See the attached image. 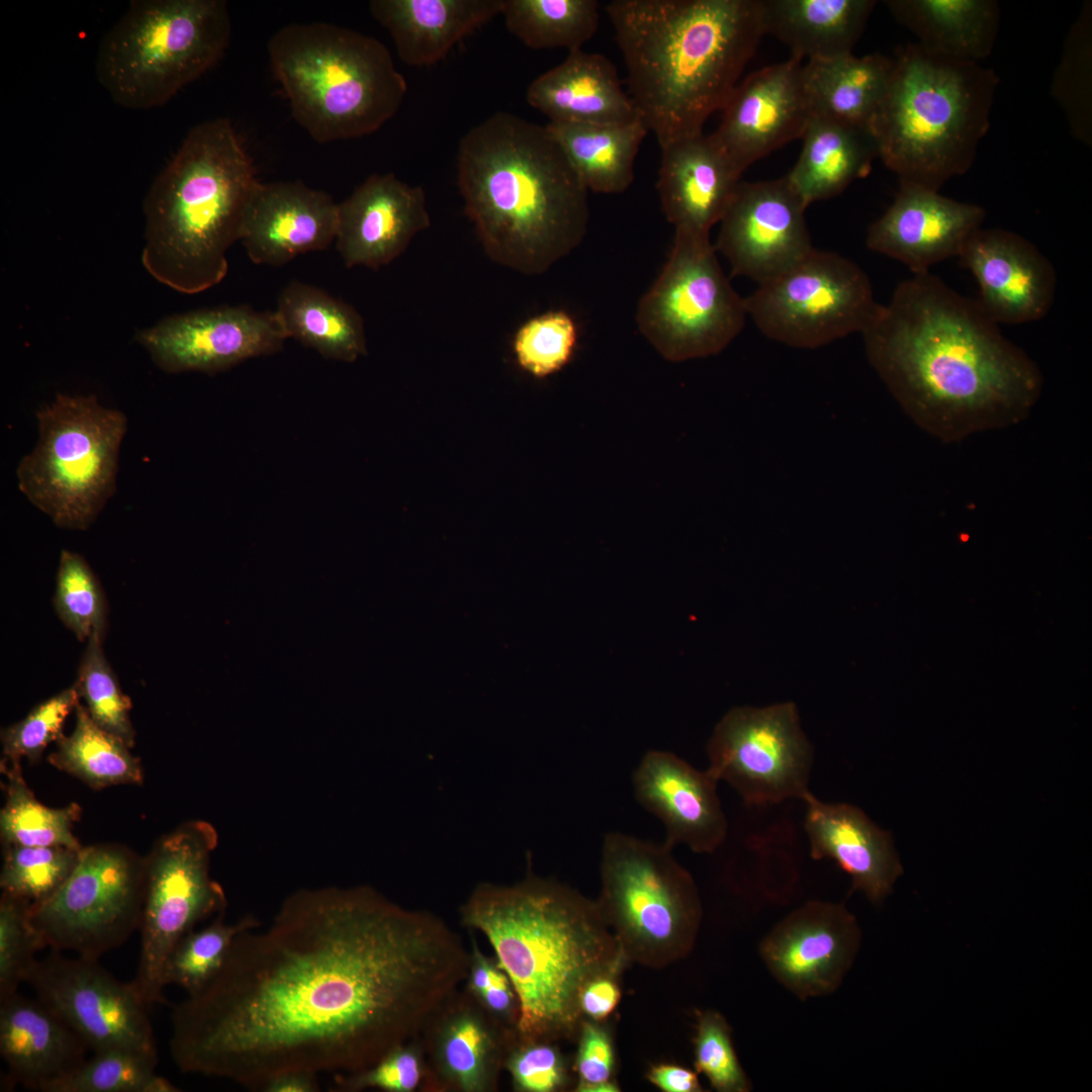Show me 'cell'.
<instances>
[{
  "instance_id": "cell-39",
  "label": "cell",
  "mask_w": 1092,
  "mask_h": 1092,
  "mask_svg": "<svg viewBox=\"0 0 1092 1092\" xmlns=\"http://www.w3.org/2000/svg\"><path fill=\"white\" fill-rule=\"evenodd\" d=\"M429 1027L436 1031V1064L447 1082L465 1092L485 1090L496 1046L492 1030L476 1008L452 1006L451 1000Z\"/></svg>"
},
{
  "instance_id": "cell-58",
  "label": "cell",
  "mask_w": 1092,
  "mask_h": 1092,
  "mask_svg": "<svg viewBox=\"0 0 1092 1092\" xmlns=\"http://www.w3.org/2000/svg\"><path fill=\"white\" fill-rule=\"evenodd\" d=\"M318 1090L316 1074L304 1071H287L268 1079L260 1091L315 1092Z\"/></svg>"
},
{
  "instance_id": "cell-29",
  "label": "cell",
  "mask_w": 1092,
  "mask_h": 1092,
  "mask_svg": "<svg viewBox=\"0 0 1092 1092\" xmlns=\"http://www.w3.org/2000/svg\"><path fill=\"white\" fill-rule=\"evenodd\" d=\"M88 1046L39 999L18 992L0 1001V1054L5 1082L42 1091L86 1060Z\"/></svg>"
},
{
  "instance_id": "cell-21",
  "label": "cell",
  "mask_w": 1092,
  "mask_h": 1092,
  "mask_svg": "<svg viewBox=\"0 0 1092 1092\" xmlns=\"http://www.w3.org/2000/svg\"><path fill=\"white\" fill-rule=\"evenodd\" d=\"M803 65L790 57L751 73L738 83L723 108L722 121L711 135L742 173L802 138L812 117Z\"/></svg>"
},
{
  "instance_id": "cell-35",
  "label": "cell",
  "mask_w": 1092,
  "mask_h": 1092,
  "mask_svg": "<svg viewBox=\"0 0 1092 1092\" xmlns=\"http://www.w3.org/2000/svg\"><path fill=\"white\" fill-rule=\"evenodd\" d=\"M892 16L925 49L979 63L994 47L1000 9L993 0H888Z\"/></svg>"
},
{
  "instance_id": "cell-11",
  "label": "cell",
  "mask_w": 1092,
  "mask_h": 1092,
  "mask_svg": "<svg viewBox=\"0 0 1092 1092\" xmlns=\"http://www.w3.org/2000/svg\"><path fill=\"white\" fill-rule=\"evenodd\" d=\"M671 849L618 831L604 837L597 902L627 962L665 967L695 944L702 903Z\"/></svg>"
},
{
  "instance_id": "cell-54",
  "label": "cell",
  "mask_w": 1092,
  "mask_h": 1092,
  "mask_svg": "<svg viewBox=\"0 0 1092 1092\" xmlns=\"http://www.w3.org/2000/svg\"><path fill=\"white\" fill-rule=\"evenodd\" d=\"M576 1071L581 1087L611 1081L615 1065L614 1048L609 1033L599 1024L585 1021L579 1026Z\"/></svg>"
},
{
  "instance_id": "cell-28",
  "label": "cell",
  "mask_w": 1092,
  "mask_h": 1092,
  "mask_svg": "<svg viewBox=\"0 0 1092 1092\" xmlns=\"http://www.w3.org/2000/svg\"><path fill=\"white\" fill-rule=\"evenodd\" d=\"M802 801L811 856L832 859L850 877L852 890L882 902L903 873L891 834L853 805L823 802L811 792Z\"/></svg>"
},
{
  "instance_id": "cell-15",
  "label": "cell",
  "mask_w": 1092,
  "mask_h": 1092,
  "mask_svg": "<svg viewBox=\"0 0 1092 1092\" xmlns=\"http://www.w3.org/2000/svg\"><path fill=\"white\" fill-rule=\"evenodd\" d=\"M747 315L767 338L814 349L863 333L881 304L868 275L837 253L813 249L745 297Z\"/></svg>"
},
{
  "instance_id": "cell-30",
  "label": "cell",
  "mask_w": 1092,
  "mask_h": 1092,
  "mask_svg": "<svg viewBox=\"0 0 1092 1092\" xmlns=\"http://www.w3.org/2000/svg\"><path fill=\"white\" fill-rule=\"evenodd\" d=\"M526 100L549 122L618 124L640 119L614 64L582 49L568 52L559 65L534 79Z\"/></svg>"
},
{
  "instance_id": "cell-40",
  "label": "cell",
  "mask_w": 1092,
  "mask_h": 1092,
  "mask_svg": "<svg viewBox=\"0 0 1092 1092\" xmlns=\"http://www.w3.org/2000/svg\"><path fill=\"white\" fill-rule=\"evenodd\" d=\"M508 30L535 49H582L600 22L596 0H504Z\"/></svg>"
},
{
  "instance_id": "cell-24",
  "label": "cell",
  "mask_w": 1092,
  "mask_h": 1092,
  "mask_svg": "<svg viewBox=\"0 0 1092 1092\" xmlns=\"http://www.w3.org/2000/svg\"><path fill=\"white\" fill-rule=\"evenodd\" d=\"M632 784L639 804L662 822L667 846L684 844L710 853L723 843L727 819L718 781L708 769H697L673 752L650 750L635 768Z\"/></svg>"
},
{
  "instance_id": "cell-48",
  "label": "cell",
  "mask_w": 1092,
  "mask_h": 1092,
  "mask_svg": "<svg viewBox=\"0 0 1092 1092\" xmlns=\"http://www.w3.org/2000/svg\"><path fill=\"white\" fill-rule=\"evenodd\" d=\"M576 340L573 318L566 311L551 310L524 323L515 335L513 348L525 371L544 378L569 361Z\"/></svg>"
},
{
  "instance_id": "cell-37",
  "label": "cell",
  "mask_w": 1092,
  "mask_h": 1092,
  "mask_svg": "<svg viewBox=\"0 0 1092 1092\" xmlns=\"http://www.w3.org/2000/svg\"><path fill=\"white\" fill-rule=\"evenodd\" d=\"M275 312L288 338L325 358L353 362L367 353L359 312L315 286L290 282L280 292Z\"/></svg>"
},
{
  "instance_id": "cell-47",
  "label": "cell",
  "mask_w": 1092,
  "mask_h": 1092,
  "mask_svg": "<svg viewBox=\"0 0 1092 1092\" xmlns=\"http://www.w3.org/2000/svg\"><path fill=\"white\" fill-rule=\"evenodd\" d=\"M81 850L65 846L6 844L0 875L2 892L30 903L47 899L70 876Z\"/></svg>"
},
{
  "instance_id": "cell-16",
  "label": "cell",
  "mask_w": 1092,
  "mask_h": 1092,
  "mask_svg": "<svg viewBox=\"0 0 1092 1092\" xmlns=\"http://www.w3.org/2000/svg\"><path fill=\"white\" fill-rule=\"evenodd\" d=\"M707 754V769L747 805L802 800L810 792L813 753L793 703L730 710L716 725Z\"/></svg>"
},
{
  "instance_id": "cell-14",
  "label": "cell",
  "mask_w": 1092,
  "mask_h": 1092,
  "mask_svg": "<svg viewBox=\"0 0 1092 1092\" xmlns=\"http://www.w3.org/2000/svg\"><path fill=\"white\" fill-rule=\"evenodd\" d=\"M145 858L115 844L83 847L62 886L31 903V921L46 947L98 960L140 928Z\"/></svg>"
},
{
  "instance_id": "cell-43",
  "label": "cell",
  "mask_w": 1092,
  "mask_h": 1092,
  "mask_svg": "<svg viewBox=\"0 0 1092 1092\" xmlns=\"http://www.w3.org/2000/svg\"><path fill=\"white\" fill-rule=\"evenodd\" d=\"M1091 4H1084L1070 29L1052 94L1063 109L1074 136L1091 143Z\"/></svg>"
},
{
  "instance_id": "cell-12",
  "label": "cell",
  "mask_w": 1092,
  "mask_h": 1092,
  "mask_svg": "<svg viewBox=\"0 0 1092 1092\" xmlns=\"http://www.w3.org/2000/svg\"><path fill=\"white\" fill-rule=\"evenodd\" d=\"M716 252L709 235L675 231L667 261L638 303V330L669 361L716 355L743 330L745 298Z\"/></svg>"
},
{
  "instance_id": "cell-52",
  "label": "cell",
  "mask_w": 1092,
  "mask_h": 1092,
  "mask_svg": "<svg viewBox=\"0 0 1092 1092\" xmlns=\"http://www.w3.org/2000/svg\"><path fill=\"white\" fill-rule=\"evenodd\" d=\"M422 1074V1063L417 1050L405 1043L365 1070L336 1074L334 1090L360 1091L376 1088L388 1092H412L420 1085Z\"/></svg>"
},
{
  "instance_id": "cell-57",
  "label": "cell",
  "mask_w": 1092,
  "mask_h": 1092,
  "mask_svg": "<svg viewBox=\"0 0 1092 1092\" xmlns=\"http://www.w3.org/2000/svg\"><path fill=\"white\" fill-rule=\"evenodd\" d=\"M476 999H479L483 1007L492 1014L513 1017L516 1023L518 1015L517 996L509 977L504 971L486 989L476 996Z\"/></svg>"
},
{
  "instance_id": "cell-19",
  "label": "cell",
  "mask_w": 1092,
  "mask_h": 1092,
  "mask_svg": "<svg viewBox=\"0 0 1092 1092\" xmlns=\"http://www.w3.org/2000/svg\"><path fill=\"white\" fill-rule=\"evenodd\" d=\"M807 207L786 176L740 182L719 221L714 247L730 264L732 275L761 284L814 249L805 218Z\"/></svg>"
},
{
  "instance_id": "cell-2",
  "label": "cell",
  "mask_w": 1092,
  "mask_h": 1092,
  "mask_svg": "<svg viewBox=\"0 0 1092 1092\" xmlns=\"http://www.w3.org/2000/svg\"><path fill=\"white\" fill-rule=\"evenodd\" d=\"M998 326L928 271L900 282L862 337L904 411L953 442L1022 421L1040 395L1038 367Z\"/></svg>"
},
{
  "instance_id": "cell-33",
  "label": "cell",
  "mask_w": 1092,
  "mask_h": 1092,
  "mask_svg": "<svg viewBox=\"0 0 1092 1092\" xmlns=\"http://www.w3.org/2000/svg\"><path fill=\"white\" fill-rule=\"evenodd\" d=\"M801 139L802 151L786 178L807 206L841 193L879 158L870 130L821 116L811 117Z\"/></svg>"
},
{
  "instance_id": "cell-26",
  "label": "cell",
  "mask_w": 1092,
  "mask_h": 1092,
  "mask_svg": "<svg viewBox=\"0 0 1092 1092\" xmlns=\"http://www.w3.org/2000/svg\"><path fill=\"white\" fill-rule=\"evenodd\" d=\"M338 203L300 181L257 182L248 200L240 241L255 264L283 265L336 240Z\"/></svg>"
},
{
  "instance_id": "cell-18",
  "label": "cell",
  "mask_w": 1092,
  "mask_h": 1092,
  "mask_svg": "<svg viewBox=\"0 0 1092 1092\" xmlns=\"http://www.w3.org/2000/svg\"><path fill=\"white\" fill-rule=\"evenodd\" d=\"M287 338L275 311L247 305L173 314L136 336L163 371L207 374L278 352Z\"/></svg>"
},
{
  "instance_id": "cell-45",
  "label": "cell",
  "mask_w": 1092,
  "mask_h": 1092,
  "mask_svg": "<svg viewBox=\"0 0 1092 1092\" xmlns=\"http://www.w3.org/2000/svg\"><path fill=\"white\" fill-rule=\"evenodd\" d=\"M158 1053L128 1049L95 1052L41 1092H149Z\"/></svg>"
},
{
  "instance_id": "cell-51",
  "label": "cell",
  "mask_w": 1092,
  "mask_h": 1092,
  "mask_svg": "<svg viewBox=\"0 0 1092 1092\" xmlns=\"http://www.w3.org/2000/svg\"><path fill=\"white\" fill-rule=\"evenodd\" d=\"M695 1068L720 1092H746L751 1088L735 1053L731 1030L715 1011L697 1014Z\"/></svg>"
},
{
  "instance_id": "cell-38",
  "label": "cell",
  "mask_w": 1092,
  "mask_h": 1092,
  "mask_svg": "<svg viewBox=\"0 0 1092 1092\" xmlns=\"http://www.w3.org/2000/svg\"><path fill=\"white\" fill-rule=\"evenodd\" d=\"M75 727L56 741L49 762L94 790L116 785H140L144 774L141 760L129 747L97 726L84 705L75 709Z\"/></svg>"
},
{
  "instance_id": "cell-4",
  "label": "cell",
  "mask_w": 1092,
  "mask_h": 1092,
  "mask_svg": "<svg viewBox=\"0 0 1092 1092\" xmlns=\"http://www.w3.org/2000/svg\"><path fill=\"white\" fill-rule=\"evenodd\" d=\"M461 916L486 937L510 979L523 1042L575 1031L584 985L618 975L627 963L597 900L555 880L528 876L511 886L478 885Z\"/></svg>"
},
{
  "instance_id": "cell-1",
  "label": "cell",
  "mask_w": 1092,
  "mask_h": 1092,
  "mask_svg": "<svg viewBox=\"0 0 1092 1092\" xmlns=\"http://www.w3.org/2000/svg\"><path fill=\"white\" fill-rule=\"evenodd\" d=\"M259 927L173 1007L181 1072L260 1091L287 1071L365 1070L427 1030L468 975L443 920L367 886L299 890Z\"/></svg>"
},
{
  "instance_id": "cell-59",
  "label": "cell",
  "mask_w": 1092,
  "mask_h": 1092,
  "mask_svg": "<svg viewBox=\"0 0 1092 1092\" xmlns=\"http://www.w3.org/2000/svg\"><path fill=\"white\" fill-rule=\"evenodd\" d=\"M579 1092H617L619 1087L612 1081L581 1087Z\"/></svg>"
},
{
  "instance_id": "cell-20",
  "label": "cell",
  "mask_w": 1092,
  "mask_h": 1092,
  "mask_svg": "<svg viewBox=\"0 0 1092 1092\" xmlns=\"http://www.w3.org/2000/svg\"><path fill=\"white\" fill-rule=\"evenodd\" d=\"M860 938L857 921L843 904L809 901L762 938L759 953L776 980L806 1000L838 989Z\"/></svg>"
},
{
  "instance_id": "cell-41",
  "label": "cell",
  "mask_w": 1092,
  "mask_h": 1092,
  "mask_svg": "<svg viewBox=\"0 0 1092 1092\" xmlns=\"http://www.w3.org/2000/svg\"><path fill=\"white\" fill-rule=\"evenodd\" d=\"M7 778L5 804L0 812V833L5 844L25 846H65L81 850L73 833L81 808L76 803L50 808L40 803L27 787L20 762L1 760Z\"/></svg>"
},
{
  "instance_id": "cell-9",
  "label": "cell",
  "mask_w": 1092,
  "mask_h": 1092,
  "mask_svg": "<svg viewBox=\"0 0 1092 1092\" xmlns=\"http://www.w3.org/2000/svg\"><path fill=\"white\" fill-rule=\"evenodd\" d=\"M231 34L223 0L130 1L99 44L96 76L120 106H161L223 56Z\"/></svg>"
},
{
  "instance_id": "cell-44",
  "label": "cell",
  "mask_w": 1092,
  "mask_h": 1092,
  "mask_svg": "<svg viewBox=\"0 0 1092 1092\" xmlns=\"http://www.w3.org/2000/svg\"><path fill=\"white\" fill-rule=\"evenodd\" d=\"M102 641L98 634L86 641L74 686L93 722L131 748L135 737L129 717L131 702L105 657Z\"/></svg>"
},
{
  "instance_id": "cell-17",
  "label": "cell",
  "mask_w": 1092,
  "mask_h": 1092,
  "mask_svg": "<svg viewBox=\"0 0 1092 1092\" xmlns=\"http://www.w3.org/2000/svg\"><path fill=\"white\" fill-rule=\"evenodd\" d=\"M25 983L93 1053L110 1049L158 1053L150 1009L130 982L116 979L98 960L52 950L34 961Z\"/></svg>"
},
{
  "instance_id": "cell-49",
  "label": "cell",
  "mask_w": 1092,
  "mask_h": 1092,
  "mask_svg": "<svg viewBox=\"0 0 1092 1092\" xmlns=\"http://www.w3.org/2000/svg\"><path fill=\"white\" fill-rule=\"evenodd\" d=\"M30 902L2 892L0 899V1001L18 992L44 948L29 913Z\"/></svg>"
},
{
  "instance_id": "cell-10",
  "label": "cell",
  "mask_w": 1092,
  "mask_h": 1092,
  "mask_svg": "<svg viewBox=\"0 0 1092 1092\" xmlns=\"http://www.w3.org/2000/svg\"><path fill=\"white\" fill-rule=\"evenodd\" d=\"M35 418L36 444L19 460L17 486L59 528L85 531L116 490L126 417L95 395L61 393Z\"/></svg>"
},
{
  "instance_id": "cell-42",
  "label": "cell",
  "mask_w": 1092,
  "mask_h": 1092,
  "mask_svg": "<svg viewBox=\"0 0 1092 1092\" xmlns=\"http://www.w3.org/2000/svg\"><path fill=\"white\" fill-rule=\"evenodd\" d=\"M260 925L253 915L228 923L224 912L205 927L183 936L169 953L162 973V983L177 985L187 995L205 987L219 972L236 937Z\"/></svg>"
},
{
  "instance_id": "cell-34",
  "label": "cell",
  "mask_w": 1092,
  "mask_h": 1092,
  "mask_svg": "<svg viewBox=\"0 0 1092 1092\" xmlns=\"http://www.w3.org/2000/svg\"><path fill=\"white\" fill-rule=\"evenodd\" d=\"M892 70L893 59L881 54L855 57L851 53L804 62V86L812 116L871 131Z\"/></svg>"
},
{
  "instance_id": "cell-55",
  "label": "cell",
  "mask_w": 1092,
  "mask_h": 1092,
  "mask_svg": "<svg viewBox=\"0 0 1092 1092\" xmlns=\"http://www.w3.org/2000/svg\"><path fill=\"white\" fill-rule=\"evenodd\" d=\"M616 976L601 975L584 985L579 995L582 1015L598 1022L608 1018L614 1012L621 999V990L615 980Z\"/></svg>"
},
{
  "instance_id": "cell-3",
  "label": "cell",
  "mask_w": 1092,
  "mask_h": 1092,
  "mask_svg": "<svg viewBox=\"0 0 1092 1092\" xmlns=\"http://www.w3.org/2000/svg\"><path fill=\"white\" fill-rule=\"evenodd\" d=\"M628 95L660 148L703 132L762 35L761 0H614Z\"/></svg>"
},
{
  "instance_id": "cell-46",
  "label": "cell",
  "mask_w": 1092,
  "mask_h": 1092,
  "mask_svg": "<svg viewBox=\"0 0 1092 1092\" xmlns=\"http://www.w3.org/2000/svg\"><path fill=\"white\" fill-rule=\"evenodd\" d=\"M53 604L59 619L79 641L94 634L104 639L106 598L96 574L79 553L62 550Z\"/></svg>"
},
{
  "instance_id": "cell-50",
  "label": "cell",
  "mask_w": 1092,
  "mask_h": 1092,
  "mask_svg": "<svg viewBox=\"0 0 1092 1092\" xmlns=\"http://www.w3.org/2000/svg\"><path fill=\"white\" fill-rule=\"evenodd\" d=\"M80 702L72 686L34 707L22 720L1 730L2 754L6 762L26 758L35 762L42 751L64 733L66 718Z\"/></svg>"
},
{
  "instance_id": "cell-23",
  "label": "cell",
  "mask_w": 1092,
  "mask_h": 1092,
  "mask_svg": "<svg viewBox=\"0 0 1092 1092\" xmlns=\"http://www.w3.org/2000/svg\"><path fill=\"white\" fill-rule=\"evenodd\" d=\"M984 218L980 205L900 181L893 203L869 226L866 243L870 250L902 262L913 274L924 273L959 257Z\"/></svg>"
},
{
  "instance_id": "cell-5",
  "label": "cell",
  "mask_w": 1092,
  "mask_h": 1092,
  "mask_svg": "<svg viewBox=\"0 0 1092 1092\" xmlns=\"http://www.w3.org/2000/svg\"><path fill=\"white\" fill-rule=\"evenodd\" d=\"M457 184L485 254L519 273L546 272L586 234L588 190L545 125L504 111L474 125Z\"/></svg>"
},
{
  "instance_id": "cell-27",
  "label": "cell",
  "mask_w": 1092,
  "mask_h": 1092,
  "mask_svg": "<svg viewBox=\"0 0 1092 1092\" xmlns=\"http://www.w3.org/2000/svg\"><path fill=\"white\" fill-rule=\"evenodd\" d=\"M660 149L657 190L666 219L675 231L710 235L729 206L742 172L704 132Z\"/></svg>"
},
{
  "instance_id": "cell-56",
  "label": "cell",
  "mask_w": 1092,
  "mask_h": 1092,
  "mask_svg": "<svg viewBox=\"0 0 1092 1092\" xmlns=\"http://www.w3.org/2000/svg\"><path fill=\"white\" fill-rule=\"evenodd\" d=\"M648 1080L664 1092H701L697 1072L672 1064L652 1066L647 1074Z\"/></svg>"
},
{
  "instance_id": "cell-6",
  "label": "cell",
  "mask_w": 1092,
  "mask_h": 1092,
  "mask_svg": "<svg viewBox=\"0 0 1092 1092\" xmlns=\"http://www.w3.org/2000/svg\"><path fill=\"white\" fill-rule=\"evenodd\" d=\"M257 182L252 159L226 118L195 125L145 200L142 262L148 273L185 294L218 284Z\"/></svg>"
},
{
  "instance_id": "cell-36",
  "label": "cell",
  "mask_w": 1092,
  "mask_h": 1092,
  "mask_svg": "<svg viewBox=\"0 0 1092 1092\" xmlns=\"http://www.w3.org/2000/svg\"><path fill=\"white\" fill-rule=\"evenodd\" d=\"M588 191L624 192L633 182L634 163L649 132L641 119L627 123L545 125Z\"/></svg>"
},
{
  "instance_id": "cell-7",
  "label": "cell",
  "mask_w": 1092,
  "mask_h": 1092,
  "mask_svg": "<svg viewBox=\"0 0 1092 1092\" xmlns=\"http://www.w3.org/2000/svg\"><path fill=\"white\" fill-rule=\"evenodd\" d=\"M998 83L979 63L902 47L871 128L879 158L899 181L938 191L972 167Z\"/></svg>"
},
{
  "instance_id": "cell-8",
  "label": "cell",
  "mask_w": 1092,
  "mask_h": 1092,
  "mask_svg": "<svg viewBox=\"0 0 1092 1092\" xmlns=\"http://www.w3.org/2000/svg\"><path fill=\"white\" fill-rule=\"evenodd\" d=\"M271 69L293 118L315 142L356 139L379 129L407 92L378 39L328 22L290 23L268 41Z\"/></svg>"
},
{
  "instance_id": "cell-13",
  "label": "cell",
  "mask_w": 1092,
  "mask_h": 1092,
  "mask_svg": "<svg viewBox=\"0 0 1092 1092\" xmlns=\"http://www.w3.org/2000/svg\"><path fill=\"white\" fill-rule=\"evenodd\" d=\"M217 841L210 823L187 821L160 838L145 858L141 952L130 983L149 1009L166 1003L162 973L173 947L198 923L225 912L224 891L210 876Z\"/></svg>"
},
{
  "instance_id": "cell-25",
  "label": "cell",
  "mask_w": 1092,
  "mask_h": 1092,
  "mask_svg": "<svg viewBox=\"0 0 1092 1092\" xmlns=\"http://www.w3.org/2000/svg\"><path fill=\"white\" fill-rule=\"evenodd\" d=\"M431 224L422 187L394 174L369 176L338 203L337 249L346 267L379 269Z\"/></svg>"
},
{
  "instance_id": "cell-32",
  "label": "cell",
  "mask_w": 1092,
  "mask_h": 1092,
  "mask_svg": "<svg viewBox=\"0 0 1092 1092\" xmlns=\"http://www.w3.org/2000/svg\"><path fill=\"white\" fill-rule=\"evenodd\" d=\"M875 0H761L764 34L807 62L851 54Z\"/></svg>"
},
{
  "instance_id": "cell-53",
  "label": "cell",
  "mask_w": 1092,
  "mask_h": 1092,
  "mask_svg": "<svg viewBox=\"0 0 1092 1092\" xmlns=\"http://www.w3.org/2000/svg\"><path fill=\"white\" fill-rule=\"evenodd\" d=\"M516 1087L527 1092H552L565 1081L561 1055L548 1041H527L508 1062Z\"/></svg>"
},
{
  "instance_id": "cell-22",
  "label": "cell",
  "mask_w": 1092,
  "mask_h": 1092,
  "mask_svg": "<svg viewBox=\"0 0 1092 1092\" xmlns=\"http://www.w3.org/2000/svg\"><path fill=\"white\" fill-rule=\"evenodd\" d=\"M959 258L979 285L976 299L998 325L1042 318L1056 293V272L1049 259L1023 237L1002 229H978Z\"/></svg>"
},
{
  "instance_id": "cell-31",
  "label": "cell",
  "mask_w": 1092,
  "mask_h": 1092,
  "mask_svg": "<svg viewBox=\"0 0 1092 1092\" xmlns=\"http://www.w3.org/2000/svg\"><path fill=\"white\" fill-rule=\"evenodd\" d=\"M504 0H372L369 10L408 66L437 64L496 15Z\"/></svg>"
}]
</instances>
